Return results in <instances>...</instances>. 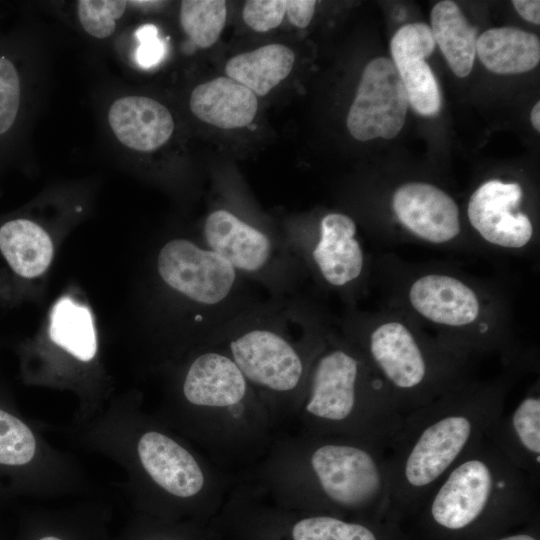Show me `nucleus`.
Returning <instances> with one entry per match:
<instances>
[{
    "mask_svg": "<svg viewBox=\"0 0 540 540\" xmlns=\"http://www.w3.org/2000/svg\"><path fill=\"white\" fill-rule=\"evenodd\" d=\"M188 105L200 121L232 130L246 127L255 119L258 97L235 80L219 76L195 86Z\"/></svg>",
    "mask_w": 540,
    "mask_h": 540,
    "instance_id": "obj_17",
    "label": "nucleus"
},
{
    "mask_svg": "<svg viewBox=\"0 0 540 540\" xmlns=\"http://www.w3.org/2000/svg\"><path fill=\"white\" fill-rule=\"evenodd\" d=\"M383 305L396 309L454 351L473 359L498 355L506 368L525 361L512 309L495 284L447 264L408 263L394 255L373 260L372 282Z\"/></svg>",
    "mask_w": 540,
    "mask_h": 540,
    "instance_id": "obj_2",
    "label": "nucleus"
},
{
    "mask_svg": "<svg viewBox=\"0 0 540 540\" xmlns=\"http://www.w3.org/2000/svg\"><path fill=\"white\" fill-rule=\"evenodd\" d=\"M512 4L522 18L533 24H540V1L514 0Z\"/></svg>",
    "mask_w": 540,
    "mask_h": 540,
    "instance_id": "obj_32",
    "label": "nucleus"
},
{
    "mask_svg": "<svg viewBox=\"0 0 540 540\" xmlns=\"http://www.w3.org/2000/svg\"><path fill=\"white\" fill-rule=\"evenodd\" d=\"M51 340L81 361H90L96 354L97 341L90 311L69 297L54 305L50 318Z\"/></svg>",
    "mask_w": 540,
    "mask_h": 540,
    "instance_id": "obj_23",
    "label": "nucleus"
},
{
    "mask_svg": "<svg viewBox=\"0 0 540 540\" xmlns=\"http://www.w3.org/2000/svg\"><path fill=\"white\" fill-rule=\"evenodd\" d=\"M78 25L95 40H107L115 35L128 12L126 0H79L74 3Z\"/></svg>",
    "mask_w": 540,
    "mask_h": 540,
    "instance_id": "obj_26",
    "label": "nucleus"
},
{
    "mask_svg": "<svg viewBox=\"0 0 540 540\" xmlns=\"http://www.w3.org/2000/svg\"><path fill=\"white\" fill-rule=\"evenodd\" d=\"M338 328L362 353L404 416L472 379V359L391 307L348 308Z\"/></svg>",
    "mask_w": 540,
    "mask_h": 540,
    "instance_id": "obj_8",
    "label": "nucleus"
},
{
    "mask_svg": "<svg viewBox=\"0 0 540 540\" xmlns=\"http://www.w3.org/2000/svg\"><path fill=\"white\" fill-rule=\"evenodd\" d=\"M179 24L190 44L207 49L219 39L227 19L223 0H183L179 4Z\"/></svg>",
    "mask_w": 540,
    "mask_h": 540,
    "instance_id": "obj_24",
    "label": "nucleus"
},
{
    "mask_svg": "<svg viewBox=\"0 0 540 540\" xmlns=\"http://www.w3.org/2000/svg\"><path fill=\"white\" fill-rule=\"evenodd\" d=\"M157 271L168 287L222 327L255 304L246 300L250 280L217 253L188 239L175 238L163 245Z\"/></svg>",
    "mask_w": 540,
    "mask_h": 540,
    "instance_id": "obj_10",
    "label": "nucleus"
},
{
    "mask_svg": "<svg viewBox=\"0 0 540 540\" xmlns=\"http://www.w3.org/2000/svg\"><path fill=\"white\" fill-rule=\"evenodd\" d=\"M294 63L292 49L272 43L232 56L225 65V73L257 97H262L288 77Z\"/></svg>",
    "mask_w": 540,
    "mask_h": 540,
    "instance_id": "obj_21",
    "label": "nucleus"
},
{
    "mask_svg": "<svg viewBox=\"0 0 540 540\" xmlns=\"http://www.w3.org/2000/svg\"><path fill=\"white\" fill-rule=\"evenodd\" d=\"M476 54L491 72L524 73L539 64L540 42L535 34L519 28H492L478 36Z\"/></svg>",
    "mask_w": 540,
    "mask_h": 540,
    "instance_id": "obj_20",
    "label": "nucleus"
},
{
    "mask_svg": "<svg viewBox=\"0 0 540 540\" xmlns=\"http://www.w3.org/2000/svg\"><path fill=\"white\" fill-rule=\"evenodd\" d=\"M523 197L519 182L500 179L487 180L472 192L466 215L471 237L482 253L521 256L536 250V228L522 209Z\"/></svg>",
    "mask_w": 540,
    "mask_h": 540,
    "instance_id": "obj_12",
    "label": "nucleus"
},
{
    "mask_svg": "<svg viewBox=\"0 0 540 540\" xmlns=\"http://www.w3.org/2000/svg\"><path fill=\"white\" fill-rule=\"evenodd\" d=\"M430 29L453 73L468 76L476 56L477 28L469 24L455 2L445 0L432 8Z\"/></svg>",
    "mask_w": 540,
    "mask_h": 540,
    "instance_id": "obj_22",
    "label": "nucleus"
},
{
    "mask_svg": "<svg viewBox=\"0 0 540 540\" xmlns=\"http://www.w3.org/2000/svg\"><path fill=\"white\" fill-rule=\"evenodd\" d=\"M103 129L121 157L153 155L172 140L176 128L171 110L160 100L119 91L103 104Z\"/></svg>",
    "mask_w": 540,
    "mask_h": 540,
    "instance_id": "obj_14",
    "label": "nucleus"
},
{
    "mask_svg": "<svg viewBox=\"0 0 540 540\" xmlns=\"http://www.w3.org/2000/svg\"><path fill=\"white\" fill-rule=\"evenodd\" d=\"M1 34H2V33L0 32V35H1Z\"/></svg>",
    "mask_w": 540,
    "mask_h": 540,
    "instance_id": "obj_36",
    "label": "nucleus"
},
{
    "mask_svg": "<svg viewBox=\"0 0 540 540\" xmlns=\"http://www.w3.org/2000/svg\"><path fill=\"white\" fill-rule=\"evenodd\" d=\"M390 209L401 236L407 240L440 249L482 253L465 234L454 198L432 183H402L391 194Z\"/></svg>",
    "mask_w": 540,
    "mask_h": 540,
    "instance_id": "obj_13",
    "label": "nucleus"
},
{
    "mask_svg": "<svg viewBox=\"0 0 540 540\" xmlns=\"http://www.w3.org/2000/svg\"><path fill=\"white\" fill-rule=\"evenodd\" d=\"M38 36L28 19L0 35V171L29 157V136L43 93Z\"/></svg>",
    "mask_w": 540,
    "mask_h": 540,
    "instance_id": "obj_9",
    "label": "nucleus"
},
{
    "mask_svg": "<svg viewBox=\"0 0 540 540\" xmlns=\"http://www.w3.org/2000/svg\"><path fill=\"white\" fill-rule=\"evenodd\" d=\"M131 36L129 57L135 68L148 71L164 62L168 54V43L156 25L141 24L133 30Z\"/></svg>",
    "mask_w": 540,
    "mask_h": 540,
    "instance_id": "obj_27",
    "label": "nucleus"
},
{
    "mask_svg": "<svg viewBox=\"0 0 540 540\" xmlns=\"http://www.w3.org/2000/svg\"><path fill=\"white\" fill-rule=\"evenodd\" d=\"M288 0H249L242 9L244 22L260 33L277 28L284 20Z\"/></svg>",
    "mask_w": 540,
    "mask_h": 540,
    "instance_id": "obj_29",
    "label": "nucleus"
},
{
    "mask_svg": "<svg viewBox=\"0 0 540 540\" xmlns=\"http://www.w3.org/2000/svg\"><path fill=\"white\" fill-rule=\"evenodd\" d=\"M168 2L165 1H150V0H132L129 1V6L131 12L139 13H152L160 11L167 5Z\"/></svg>",
    "mask_w": 540,
    "mask_h": 540,
    "instance_id": "obj_33",
    "label": "nucleus"
},
{
    "mask_svg": "<svg viewBox=\"0 0 540 540\" xmlns=\"http://www.w3.org/2000/svg\"><path fill=\"white\" fill-rule=\"evenodd\" d=\"M307 306L254 304L207 346L224 350L264 404L277 433L293 423L310 366L331 324L315 309L293 332Z\"/></svg>",
    "mask_w": 540,
    "mask_h": 540,
    "instance_id": "obj_5",
    "label": "nucleus"
},
{
    "mask_svg": "<svg viewBox=\"0 0 540 540\" xmlns=\"http://www.w3.org/2000/svg\"><path fill=\"white\" fill-rule=\"evenodd\" d=\"M537 489L485 437L442 477L414 516L420 540H489L539 518Z\"/></svg>",
    "mask_w": 540,
    "mask_h": 540,
    "instance_id": "obj_4",
    "label": "nucleus"
},
{
    "mask_svg": "<svg viewBox=\"0 0 540 540\" xmlns=\"http://www.w3.org/2000/svg\"><path fill=\"white\" fill-rule=\"evenodd\" d=\"M316 1L288 0L286 16L290 23L298 28L307 27L314 15Z\"/></svg>",
    "mask_w": 540,
    "mask_h": 540,
    "instance_id": "obj_30",
    "label": "nucleus"
},
{
    "mask_svg": "<svg viewBox=\"0 0 540 540\" xmlns=\"http://www.w3.org/2000/svg\"><path fill=\"white\" fill-rule=\"evenodd\" d=\"M180 394L188 432L224 472L239 476L250 469L277 434L262 401L217 346H203L193 356Z\"/></svg>",
    "mask_w": 540,
    "mask_h": 540,
    "instance_id": "obj_6",
    "label": "nucleus"
},
{
    "mask_svg": "<svg viewBox=\"0 0 540 540\" xmlns=\"http://www.w3.org/2000/svg\"><path fill=\"white\" fill-rule=\"evenodd\" d=\"M403 419L362 353L331 325L308 372L293 421L297 433L353 438L388 450Z\"/></svg>",
    "mask_w": 540,
    "mask_h": 540,
    "instance_id": "obj_7",
    "label": "nucleus"
},
{
    "mask_svg": "<svg viewBox=\"0 0 540 540\" xmlns=\"http://www.w3.org/2000/svg\"><path fill=\"white\" fill-rule=\"evenodd\" d=\"M407 109V94L396 67L391 60L378 57L364 68L347 128L359 141L392 139L401 131Z\"/></svg>",
    "mask_w": 540,
    "mask_h": 540,
    "instance_id": "obj_15",
    "label": "nucleus"
},
{
    "mask_svg": "<svg viewBox=\"0 0 540 540\" xmlns=\"http://www.w3.org/2000/svg\"><path fill=\"white\" fill-rule=\"evenodd\" d=\"M0 251L11 269L24 278L43 274L53 256L48 233L25 217L11 218L0 225Z\"/></svg>",
    "mask_w": 540,
    "mask_h": 540,
    "instance_id": "obj_19",
    "label": "nucleus"
},
{
    "mask_svg": "<svg viewBox=\"0 0 540 540\" xmlns=\"http://www.w3.org/2000/svg\"><path fill=\"white\" fill-rule=\"evenodd\" d=\"M40 540H61V539L57 537H53V536H46V537L41 538Z\"/></svg>",
    "mask_w": 540,
    "mask_h": 540,
    "instance_id": "obj_35",
    "label": "nucleus"
},
{
    "mask_svg": "<svg viewBox=\"0 0 540 540\" xmlns=\"http://www.w3.org/2000/svg\"><path fill=\"white\" fill-rule=\"evenodd\" d=\"M531 122L536 131H540V102H537L531 111Z\"/></svg>",
    "mask_w": 540,
    "mask_h": 540,
    "instance_id": "obj_34",
    "label": "nucleus"
},
{
    "mask_svg": "<svg viewBox=\"0 0 540 540\" xmlns=\"http://www.w3.org/2000/svg\"><path fill=\"white\" fill-rule=\"evenodd\" d=\"M286 243L304 276L337 294L348 308L357 307L372 285L374 259L360 239L356 221L345 213L324 214L314 233Z\"/></svg>",
    "mask_w": 540,
    "mask_h": 540,
    "instance_id": "obj_11",
    "label": "nucleus"
},
{
    "mask_svg": "<svg viewBox=\"0 0 540 540\" xmlns=\"http://www.w3.org/2000/svg\"><path fill=\"white\" fill-rule=\"evenodd\" d=\"M506 368L489 380L470 379L406 414L387 450L390 519L414 517L442 477L503 412L514 377Z\"/></svg>",
    "mask_w": 540,
    "mask_h": 540,
    "instance_id": "obj_3",
    "label": "nucleus"
},
{
    "mask_svg": "<svg viewBox=\"0 0 540 540\" xmlns=\"http://www.w3.org/2000/svg\"><path fill=\"white\" fill-rule=\"evenodd\" d=\"M280 506V505H279ZM290 522V540H415L394 520H361L299 511L280 506Z\"/></svg>",
    "mask_w": 540,
    "mask_h": 540,
    "instance_id": "obj_18",
    "label": "nucleus"
},
{
    "mask_svg": "<svg viewBox=\"0 0 540 540\" xmlns=\"http://www.w3.org/2000/svg\"><path fill=\"white\" fill-rule=\"evenodd\" d=\"M489 540H540L539 518Z\"/></svg>",
    "mask_w": 540,
    "mask_h": 540,
    "instance_id": "obj_31",
    "label": "nucleus"
},
{
    "mask_svg": "<svg viewBox=\"0 0 540 540\" xmlns=\"http://www.w3.org/2000/svg\"><path fill=\"white\" fill-rule=\"evenodd\" d=\"M396 67L405 87L408 104L422 116H434L441 108L437 80L425 59H408Z\"/></svg>",
    "mask_w": 540,
    "mask_h": 540,
    "instance_id": "obj_25",
    "label": "nucleus"
},
{
    "mask_svg": "<svg viewBox=\"0 0 540 540\" xmlns=\"http://www.w3.org/2000/svg\"><path fill=\"white\" fill-rule=\"evenodd\" d=\"M485 439L538 488L540 482V387L532 384L515 408L487 428Z\"/></svg>",
    "mask_w": 540,
    "mask_h": 540,
    "instance_id": "obj_16",
    "label": "nucleus"
},
{
    "mask_svg": "<svg viewBox=\"0 0 540 540\" xmlns=\"http://www.w3.org/2000/svg\"><path fill=\"white\" fill-rule=\"evenodd\" d=\"M435 41L430 27L421 22L402 26L391 39L390 50L393 64L421 58L425 59L435 49Z\"/></svg>",
    "mask_w": 540,
    "mask_h": 540,
    "instance_id": "obj_28",
    "label": "nucleus"
},
{
    "mask_svg": "<svg viewBox=\"0 0 540 540\" xmlns=\"http://www.w3.org/2000/svg\"><path fill=\"white\" fill-rule=\"evenodd\" d=\"M238 478L286 508L391 520L387 450L362 440L277 433L266 454Z\"/></svg>",
    "mask_w": 540,
    "mask_h": 540,
    "instance_id": "obj_1",
    "label": "nucleus"
}]
</instances>
